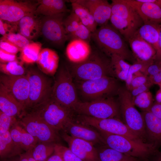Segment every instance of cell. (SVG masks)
Listing matches in <instances>:
<instances>
[{
    "label": "cell",
    "mask_w": 161,
    "mask_h": 161,
    "mask_svg": "<svg viewBox=\"0 0 161 161\" xmlns=\"http://www.w3.org/2000/svg\"><path fill=\"white\" fill-rule=\"evenodd\" d=\"M100 50L110 58L117 55L125 60L136 61L126 41L119 31L108 23L92 33V37Z\"/></svg>",
    "instance_id": "obj_1"
},
{
    "label": "cell",
    "mask_w": 161,
    "mask_h": 161,
    "mask_svg": "<svg viewBox=\"0 0 161 161\" xmlns=\"http://www.w3.org/2000/svg\"><path fill=\"white\" fill-rule=\"evenodd\" d=\"M108 57L100 50H95L92 52L84 61L73 64L69 69L74 80L85 81L106 76L113 77L110 58Z\"/></svg>",
    "instance_id": "obj_2"
},
{
    "label": "cell",
    "mask_w": 161,
    "mask_h": 161,
    "mask_svg": "<svg viewBox=\"0 0 161 161\" xmlns=\"http://www.w3.org/2000/svg\"><path fill=\"white\" fill-rule=\"evenodd\" d=\"M74 81L78 98L82 99L83 101L82 102L113 97L118 95L121 87L117 79L111 76L85 81Z\"/></svg>",
    "instance_id": "obj_3"
},
{
    "label": "cell",
    "mask_w": 161,
    "mask_h": 161,
    "mask_svg": "<svg viewBox=\"0 0 161 161\" xmlns=\"http://www.w3.org/2000/svg\"><path fill=\"white\" fill-rule=\"evenodd\" d=\"M105 145L127 155L147 161L158 150L148 143L138 141L117 135L100 132Z\"/></svg>",
    "instance_id": "obj_4"
},
{
    "label": "cell",
    "mask_w": 161,
    "mask_h": 161,
    "mask_svg": "<svg viewBox=\"0 0 161 161\" xmlns=\"http://www.w3.org/2000/svg\"><path fill=\"white\" fill-rule=\"evenodd\" d=\"M27 112L34 114L58 132L63 130L67 123L75 120L73 111L59 103L52 96Z\"/></svg>",
    "instance_id": "obj_5"
},
{
    "label": "cell",
    "mask_w": 161,
    "mask_h": 161,
    "mask_svg": "<svg viewBox=\"0 0 161 161\" xmlns=\"http://www.w3.org/2000/svg\"><path fill=\"white\" fill-rule=\"evenodd\" d=\"M118 95L122 121L133 132L147 142L143 117L135 108L129 91L126 86H121Z\"/></svg>",
    "instance_id": "obj_6"
},
{
    "label": "cell",
    "mask_w": 161,
    "mask_h": 161,
    "mask_svg": "<svg viewBox=\"0 0 161 161\" xmlns=\"http://www.w3.org/2000/svg\"><path fill=\"white\" fill-rule=\"evenodd\" d=\"M51 96L59 103L72 111L79 101L73 79L66 66L61 67L56 73Z\"/></svg>",
    "instance_id": "obj_7"
},
{
    "label": "cell",
    "mask_w": 161,
    "mask_h": 161,
    "mask_svg": "<svg viewBox=\"0 0 161 161\" xmlns=\"http://www.w3.org/2000/svg\"><path fill=\"white\" fill-rule=\"evenodd\" d=\"M72 110L78 115L99 119L117 118L120 114L119 101L113 97L103 98L89 102L79 101Z\"/></svg>",
    "instance_id": "obj_8"
},
{
    "label": "cell",
    "mask_w": 161,
    "mask_h": 161,
    "mask_svg": "<svg viewBox=\"0 0 161 161\" xmlns=\"http://www.w3.org/2000/svg\"><path fill=\"white\" fill-rule=\"evenodd\" d=\"M18 119L21 125L38 142L58 143L60 140L59 132L32 113L26 112Z\"/></svg>",
    "instance_id": "obj_9"
},
{
    "label": "cell",
    "mask_w": 161,
    "mask_h": 161,
    "mask_svg": "<svg viewBox=\"0 0 161 161\" xmlns=\"http://www.w3.org/2000/svg\"><path fill=\"white\" fill-rule=\"evenodd\" d=\"M76 119L78 122L95 128L100 132L120 135L134 140L145 142L133 132L118 118L99 119L78 115Z\"/></svg>",
    "instance_id": "obj_10"
},
{
    "label": "cell",
    "mask_w": 161,
    "mask_h": 161,
    "mask_svg": "<svg viewBox=\"0 0 161 161\" xmlns=\"http://www.w3.org/2000/svg\"><path fill=\"white\" fill-rule=\"evenodd\" d=\"M29 84L27 111L49 99L52 95L51 80L42 73L30 69L26 71Z\"/></svg>",
    "instance_id": "obj_11"
},
{
    "label": "cell",
    "mask_w": 161,
    "mask_h": 161,
    "mask_svg": "<svg viewBox=\"0 0 161 161\" xmlns=\"http://www.w3.org/2000/svg\"><path fill=\"white\" fill-rule=\"evenodd\" d=\"M38 4L29 1L0 0V19L18 27L24 17L35 14Z\"/></svg>",
    "instance_id": "obj_12"
},
{
    "label": "cell",
    "mask_w": 161,
    "mask_h": 161,
    "mask_svg": "<svg viewBox=\"0 0 161 161\" xmlns=\"http://www.w3.org/2000/svg\"><path fill=\"white\" fill-rule=\"evenodd\" d=\"M64 13L44 16L41 20V32L48 40L61 46L68 39L64 25Z\"/></svg>",
    "instance_id": "obj_13"
},
{
    "label": "cell",
    "mask_w": 161,
    "mask_h": 161,
    "mask_svg": "<svg viewBox=\"0 0 161 161\" xmlns=\"http://www.w3.org/2000/svg\"><path fill=\"white\" fill-rule=\"evenodd\" d=\"M0 82L21 105L25 112L28 108L29 84L26 74L11 76L5 74L0 77Z\"/></svg>",
    "instance_id": "obj_14"
},
{
    "label": "cell",
    "mask_w": 161,
    "mask_h": 161,
    "mask_svg": "<svg viewBox=\"0 0 161 161\" xmlns=\"http://www.w3.org/2000/svg\"><path fill=\"white\" fill-rule=\"evenodd\" d=\"M60 136L70 150L83 161H99L97 149L92 143L71 136L63 131Z\"/></svg>",
    "instance_id": "obj_15"
},
{
    "label": "cell",
    "mask_w": 161,
    "mask_h": 161,
    "mask_svg": "<svg viewBox=\"0 0 161 161\" xmlns=\"http://www.w3.org/2000/svg\"><path fill=\"white\" fill-rule=\"evenodd\" d=\"M71 136L89 142L94 145H105L103 137L100 133L90 126L75 119L67 123L63 131Z\"/></svg>",
    "instance_id": "obj_16"
},
{
    "label": "cell",
    "mask_w": 161,
    "mask_h": 161,
    "mask_svg": "<svg viewBox=\"0 0 161 161\" xmlns=\"http://www.w3.org/2000/svg\"><path fill=\"white\" fill-rule=\"evenodd\" d=\"M136 61L152 63L156 54L154 48L139 35L137 30L127 41Z\"/></svg>",
    "instance_id": "obj_17"
},
{
    "label": "cell",
    "mask_w": 161,
    "mask_h": 161,
    "mask_svg": "<svg viewBox=\"0 0 161 161\" xmlns=\"http://www.w3.org/2000/svg\"><path fill=\"white\" fill-rule=\"evenodd\" d=\"M86 7L100 26L106 24L112 14V7L106 0H73Z\"/></svg>",
    "instance_id": "obj_18"
},
{
    "label": "cell",
    "mask_w": 161,
    "mask_h": 161,
    "mask_svg": "<svg viewBox=\"0 0 161 161\" xmlns=\"http://www.w3.org/2000/svg\"><path fill=\"white\" fill-rule=\"evenodd\" d=\"M112 14L119 16L130 22L137 30L144 24L135 8L126 0H112Z\"/></svg>",
    "instance_id": "obj_19"
},
{
    "label": "cell",
    "mask_w": 161,
    "mask_h": 161,
    "mask_svg": "<svg viewBox=\"0 0 161 161\" xmlns=\"http://www.w3.org/2000/svg\"><path fill=\"white\" fill-rule=\"evenodd\" d=\"M146 140L157 149L161 146V119L148 111H143Z\"/></svg>",
    "instance_id": "obj_20"
},
{
    "label": "cell",
    "mask_w": 161,
    "mask_h": 161,
    "mask_svg": "<svg viewBox=\"0 0 161 161\" xmlns=\"http://www.w3.org/2000/svg\"><path fill=\"white\" fill-rule=\"evenodd\" d=\"M126 1L136 10L144 24L161 23V8L156 4L136 0Z\"/></svg>",
    "instance_id": "obj_21"
},
{
    "label": "cell",
    "mask_w": 161,
    "mask_h": 161,
    "mask_svg": "<svg viewBox=\"0 0 161 161\" xmlns=\"http://www.w3.org/2000/svg\"><path fill=\"white\" fill-rule=\"evenodd\" d=\"M0 111L18 119L25 112L21 105L0 83Z\"/></svg>",
    "instance_id": "obj_22"
},
{
    "label": "cell",
    "mask_w": 161,
    "mask_h": 161,
    "mask_svg": "<svg viewBox=\"0 0 161 161\" xmlns=\"http://www.w3.org/2000/svg\"><path fill=\"white\" fill-rule=\"evenodd\" d=\"M91 52L89 43L79 39L71 40L66 49V54L68 58L73 64H75L86 60Z\"/></svg>",
    "instance_id": "obj_23"
},
{
    "label": "cell",
    "mask_w": 161,
    "mask_h": 161,
    "mask_svg": "<svg viewBox=\"0 0 161 161\" xmlns=\"http://www.w3.org/2000/svg\"><path fill=\"white\" fill-rule=\"evenodd\" d=\"M11 137L16 143L24 151H32L38 142L20 123L18 120L9 130Z\"/></svg>",
    "instance_id": "obj_24"
},
{
    "label": "cell",
    "mask_w": 161,
    "mask_h": 161,
    "mask_svg": "<svg viewBox=\"0 0 161 161\" xmlns=\"http://www.w3.org/2000/svg\"><path fill=\"white\" fill-rule=\"evenodd\" d=\"M59 58L55 51L48 48L41 49L36 61L41 70L47 74L55 73L58 68Z\"/></svg>",
    "instance_id": "obj_25"
},
{
    "label": "cell",
    "mask_w": 161,
    "mask_h": 161,
    "mask_svg": "<svg viewBox=\"0 0 161 161\" xmlns=\"http://www.w3.org/2000/svg\"><path fill=\"white\" fill-rule=\"evenodd\" d=\"M35 16L31 14L24 17L17 26L19 33L29 40L34 38L41 32V20Z\"/></svg>",
    "instance_id": "obj_26"
},
{
    "label": "cell",
    "mask_w": 161,
    "mask_h": 161,
    "mask_svg": "<svg viewBox=\"0 0 161 161\" xmlns=\"http://www.w3.org/2000/svg\"><path fill=\"white\" fill-rule=\"evenodd\" d=\"M67 10L64 0H42L38 1L35 13L50 16L65 13Z\"/></svg>",
    "instance_id": "obj_27"
},
{
    "label": "cell",
    "mask_w": 161,
    "mask_h": 161,
    "mask_svg": "<svg viewBox=\"0 0 161 161\" xmlns=\"http://www.w3.org/2000/svg\"><path fill=\"white\" fill-rule=\"evenodd\" d=\"M23 151L13 141L9 131L0 134V157L1 160L19 156Z\"/></svg>",
    "instance_id": "obj_28"
},
{
    "label": "cell",
    "mask_w": 161,
    "mask_h": 161,
    "mask_svg": "<svg viewBox=\"0 0 161 161\" xmlns=\"http://www.w3.org/2000/svg\"><path fill=\"white\" fill-rule=\"evenodd\" d=\"M160 24H144L137 30L141 37L154 48L156 53L158 49Z\"/></svg>",
    "instance_id": "obj_29"
},
{
    "label": "cell",
    "mask_w": 161,
    "mask_h": 161,
    "mask_svg": "<svg viewBox=\"0 0 161 161\" xmlns=\"http://www.w3.org/2000/svg\"><path fill=\"white\" fill-rule=\"evenodd\" d=\"M97 149L99 161H140L137 158L129 156L102 145Z\"/></svg>",
    "instance_id": "obj_30"
},
{
    "label": "cell",
    "mask_w": 161,
    "mask_h": 161,
    "mask_svg": "<svg viewBox=\"0 0 161 161\" xmlns=\"http://www.w3.org/2000/svg\"><path fill=\"white\" fill-rule=\"evenodd\" d=\"M73 12L78 16L81 23L92 32L97 29V24L93 17L86 7L70 0Z\"/></svg>",
    "instance_id": "obj_31"
},
{
    "label": "cell",
    "mask_w": 161,
    "mask_h": 161,
    "mask_svg": "<svg viewBox=\"0 0 161 161\" xmlns=\"http://www.w3.org/2000/svg\"><path fill=\"white\" fill-rule=\"evenodd\" d=\"M109 20L111 24L127 40L137 30L129 21L121 17L111 14Z\"/></svg>",
    "instance_id": "obj_32"
},
{
    "label": "cell",
    "mask_w": 161,
    "mask_h": 161,
    "mask_svg": "<svg viewBox=\"0 0 161 161\" xmlns=\"http://www.w3.org/2000/svg\"><path fill=\"white\" fill-rule=\"evenodd\" d=\"M42 46V44L39 42L30 43L20 51V58L21 61L27 64L36 62Z\"/></svg>",
    "instance_id": "obj_33"
},
{
    "label": "cell",
    "mask_w": 161,
    "mask_h": 161,
    "mask_svg": "<svg viewBox=\"0 0 161 161\" xmlns=\"http://www.w3.org/2000/svg\"><path fill=\"white\" fill-rule=\"evenodd\" d=\"M56 143L38 142L31 151L32 154L36 161H45L55 151Z\"/></svg>",
    "instance_id": "obj_34"
},
{
    "label": "cell",
    "mask_w": 161,
    "mask_h": 161,
    "mask_svg": "<svg viewBox=\"0 0 161 161\" xmlns=\"http://www.w3.org/2000/svg\"><path fill=\"white\" fill-rule=\"evenodd\" d=\"M0 71L4 74L11 76L25 75L26 72L22 65L17 61L7 63H0Z\"/></svg>",
    "instance_id": "obj_35"
},
{
    "label": "cell",
    "mask_w": 161,
    "mask_h": 161,
    "mask_svg": "<svg viewBox=\"0 0 161 161\" xmlns=\"http://www.w3.org/2000/svg\"><path fill=\"white\" fill-rule=\"evenodd\" d=\"M132 99L135 106L143 111H148L154 103L152 94L149 91L139 95Z\"/></svg>",
    "instance_id": "obj_36"
},
{
    "label": "cell",
    "mask_w": 161,
    "mask_h": 161,
    "mask_svg": "<svg viewBox=\"0 0 161 161\" xmlns=\"http://www.w3.org/2000/svg\"><path fill=\"white\" fill-rule=\"evenodd\" d=\"M110 58L113 77L115 78L122 72H128L131 65L121 57L116 54H113L110 56Z\"/></svg>",
    "instance_id": "obj_37"
},
{
    "label": "cell",
    "mask_w": 161,
    "mask_h": 161,
    "mask_svg": "<svg viewBox=\"0 0 161 161\" xmlns=\"http://www.w3.org/2000/svg\"><path fill=\"white\" fill-rule=\"evenodd\" d=\"M1 41H6L14 44L21 50L31 42L30 40L20 33L15 32L10 33L2 37Z\"/></svg>",
    "instance_id": "obj_38"
},
{
    "label": "cell",
    "mask_w": 161,
    "mask_h": 161,
    "mask_svg": "<svg viewBox=\"0 0 161 161\" xmlns=\"http://www.w3.org/2000/svg\"><path fill=\"white\" fill-rule=\"evenodd\" d=\"M152 63H146L141 61H136L133 64L131 65L129 70L127 79L125 81V86L128 90L129 89L134 74L139 72H142L145 74L148 67Z\"/></svg>",
    "instance_id": "obj_39"
},
{
    "label": "cell",
    "mask_w": 161,
    "mask_h": 161,
    "mask_svg": "<svg viewBox=\"0 0 161 161\" xmlns=\"http://www.w3.org/2000/svg\"><path fill=\"white\" fill-rule=\"evenodd\" d=\"M54 152L60 155L64 161H83L69 148L58 143L55 144Z\"/></svg>",
    "instance_id": "obj_40"
},
{
    "label": "cell",
    "mask_w": 161,
    "mask_h": 161,
    "mask_svg": "<svg viewBox=\"0 0 161 161\" xmlns=\"http://www.w3.org/2000/svg\"><path fill=\"white\" fill-rule=\"evenodd\" d=\"M92 32L81 21L77 29L72 33L67 35L68 39L71 40L79 39L89 43L92 37Z\"/></svg>",
    "instance_id": "obj_41"
},
{
    "label": "cell",
    "mask_w": 161,
    "mask_h": 161,
    "mask_svg": "<svg viewBox=\"0 0 161 161\" xmlns=\"http://www.w3.org/2000/svg\"><path fill=\"white\" fill-rule=\"evenodd\" d=\"M18 120L17 117L9 116L0 111V134L9 131Z\"/></svg>",
    "instance_id": "obj_42"
},
{
    "label": "cell",
    "mask_w": 161,
    "mask_h": 161,
    "mask_svg": "<svg viewBox=\"0 0 161 161\" xmlns=\"http://www.w3.org/2000/svg\"><path fill=\"white\" fill-rule=\"evenodd\" d=\"M80 21L78 17L73 12L64 20V25L67 35L72 33L77 29Z\"/></svg>",
    "instance_id": "obj_43"
},
{
    "label": "cell",
    "mask_w": 161,
    "mask_h": 161,
    "mask_svg": "<svg viewBox=\"0 0 161 161\" xmlns=\"http://www.w3.org/2000/svg\"><path fill=\"white\" fill-rule=\"evenodd\" d=\"M150 81H151L148 75L142 72H137L133 75L128 90Z\"/></svg>",
    "instance_id": "obj_44"
},
{
    "label": "cell",
    "mask_w": 161,
    "mask_h": 161,
    "mask_svg": "<svg viewBox=\"0 0 161 161\" xmlns=\"http://www.w3.org/2000/svg\"><path fill=\"white\" fill-rule=\"evenodd\" d=\"M17 28V26L8 22H5L0 19V34L2 37L10 33L14 32Z\"/></svg>",
    "instance_id": "obj_45"
},
{
    "label": "cell",
    "mask_w": 161,
    "mask_h": 161,
    "mask_svg": "<svg viewBox=\"0 0 161 161\" xmlns=\"http://www.w3.org/2000/svg\"><path fill=\"white\" fill-rule=\"evenodd\" d=\"M153 85L150 81L129 91L132 98H133L142 93L149 91V88Z\"/></svg>",
    "instance_id": "obj_46"
},
{
    "label": "cell",
    "mask_w": 161,
    "mask_h": 161,
    "mask_svg": "<svg viewBox=\"0 0 161 161\" xmlns=\"http://www.w3.org/2000/svg\"><path fill=\"white\" fill-rule=\"evenodd\" d=\"M0 49L9 53L16 55L21 49L17 47L9 42L0 40Z\"/></svg>",
    "instance_id": "obj_47"
},
{
    "label": "cell",
    "mask_w": 161,
    "mask_h": 161,
    "mask_svg": "<svg viewBox=\"0 0 161 161\" xmlns=\"http://www.w3.org/2000/svg\"><path fill=\"white\" fill-rule=\"evenodd\" d=\"M0 61L1 63H7L17 61L16 55L0 49Z\"/></svg>",
    "instance_id": "obj_48"
},
{
    "label": "cell",
    "mask_w": 161,
    "mask_h": 161,
    "mask_svg": "<svg viewBox=\"0 0 161 161\" xmlns=\"http://www.w3.org/2000/svg\"><path fill=\"white\" fill-rule=\"evenodd\" d=\"M148 111L161 119V103L154 102Z\"/></svg>",
    "instance_id": "obj_49"
},
{
    "label": "cell",
    "mask_w": 161,
    "mask_h": 161,
    "mask_svg": "<svg viewBox=\"0 0 161 161\" xmlns=\"http://www.w3.org/2000/svg\"><path fill=\"white\" fill-rule=\"evenodd\" d=\"M18 157L19 161H36L33 156L31 151L23 152Z\"/></svg>",
    "instance_id": "obj_50"
},
{
    "label": "cell",
    "mask_w": 161,
    "mask_h": 161,
    "mask_svg": "<svg viewBox=\"0 0 161 161\" xmlns=\"http://www.w3.org/2000/svg\"><path fill=\"white\" fill-rule=\"evenodd\" d=\"M155 60L161 61V23L160 24L159 37L158 43V49L156 52Z\"/></svg>",
    "instance_id": "obj_51"
},
{
    "label": "cell",
    "mask_w": 161,
    "mask_h": 161,
    "mask_svg": "<svg viewBox=\"0 0 161 161\" xmlns=\"http://www.w3.org/2000/svg\"><path fill=\"white\" fill-rule=\"evenodd\" d=\"M149 161H161V150H158L149 159Z\"/></svg>",
    "instance_id": "obj_52"
},
{
    "label": "cell",
    "mask_w": 161,
    "mask_h": 161,
    "mask_svg": "<svg viewBox=\"0 0 161 161\" xmlns=\"http://www.w3.org/2000/svg\"><path fill=\"white\" fill-rule=\"evenodd\" d=\"M45 161H64L62 158L58 154L54 153Z\"/></svg>",
    "instance_id": "obj_53"
},
{
    "label": "cell",
    "mask_w": 161,
    "mask_h": 161,
    "mask_svg": "<svg viewBox=\"0 0 161 161\" xmlns=\"http://www.w3.org/2000/svg\"><path fill=\"white\" fill-rule=\"evenodd\" d=\"M137 1L143 2H150L157 5L161 8V0H136Z\"/></svg>",
    "instance_id": "obj_54"
},
{
    "label": "cell",
    "mask_w": 161,
    "mask_h": 161,
    "mask_svg": "<svg viewBox=\"0 0 161 161\" xmlns=\"http://www.w3.org/2000/svg\"><path fill=\"white\" fill-rule=\"evenodd\" d=\"M17 156L10 158L1 160L2 161H19V157Z\"/></svg>",
    "instance_id": "obj_55"
},
{
    "label": "cell",
    "mask_w": 161,
    "mask_h": 161,
    "mask_svg": "<svg viewBox=\"0 0 161 161\" xmlns=\"http://www.w3.org/2000/svg\"><path fill=\"white\" fill-rule=\"evenodd\" d=\"M159 86H160V88H161V84L160 85H159Z\"/></svg>",
    "instance_id": "obj_56"
}]
</instances>
